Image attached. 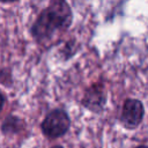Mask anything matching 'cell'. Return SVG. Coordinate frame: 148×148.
I'll return each instance as SVG.
<instances>
[{"label":"cell","mask_w":148,"mask_h":148,"mask_svg":"<svg viewBox=\"0 0 148 148\" xmlns=\"http://www.w3.org/2000/svg\"><path fill=\"white\" fill-rule=\"evenodd\" d=\"M73 23V10L64 0H52L36 17L30 35L37 43H45L57 34L65 32Z\"/></svg>","instance_id":"obj_1"},{"label":"cell","mask_w":148,"mask_h":148,"mask_svg":"<svg viewBox=\"0 0 148 148\" xmlns=\"http://www.w3.org/2000/svg\"><path fill=\"white\" fill-rule=\"evenodd\" d=\"M40 131L47 139H59L66 135L71 128V117L64 109H53L42 120Z\"/></svg>","instance_id":"obj_2"},{"label":"cell","mask_w":148,"mask_h":148,"mask_svg":"<svg viewBox=\"0 0 148 148\" xmlns=\"http://www.w3.org/2000/svg\"><path fill=\"white\" fill-rule=\"evenodd\" d=\"M145 118V105L138 98H126L123 102L119 120L121 125L128 130L133 131L138 128Z\"/></svg>","instance_id":"obj_3"},{"label":"cell","mask_w":148,"mask_h":148,"mask_svg":"<svg viewBox=\"0 0 148 148\" xmlns=\"http://www.w3.org/2000/svg\"><path fill=\"white\" fill-rule=\"evenodd\" d=\"M106 101L108 95L104 84L95 82L84 90L81 98V105L92 113H102L105 109Z\"/></svg>","instance_id":"obj_4"},{"label":"cell","mask_w":148,"mask_h":148,"mask_svg":"<svg viewBox=\"0 0 148 148\" xmlns=\"http://www.w3.org/2000/svg\"><path fill=\"white\" fill-rule=\"evenodd\" d=\"M25 126H27V124H25L24 119L17 117V116H14V114H9L1 123L0 130L3 135H15V134H18L22 131H24Z\"/></svg>","instance_id":"obj_5"},{"label":"cell","mask_w":148,"mask_h":148,"mask_svg":"<svg viewBox=\"0 0 148 148\" xmlns=\"http://www.w3.org/2000/svg\"><path fill=\"white\" fill-rule=\"evenodd\" d=\"M5 104H6V96H5L3 92L0 90V114H1V112H2V109H3Z\"/></svg>","instance_id":"obj_6"},{"label":"cell","mask_w":148,"mask_h":148,"mask_svg":"<svg viewBox=\"0 0 148 148\" xmlns=\"http://www.w3.org/2000/svg\"><path fill=\"white\" fill-rule=\"evenodd\" d=\"M134 148H148V145H138L136 147Z\"/></svg>","instance_id":"obj_7"},{"label":"cell","mask_w":148,"mask_h":148,"mask_svg":"<svg viewBox=\"0 0 148 148\" xmlns=\"http://www.w3.org/2000/svg\"><path fill=\"white\" fill-rule=\"evenodd\" d=\"M50 148H64V146H61V145H56V146H52V147H50Z\"/></svg>","instance_id":"obj_8"}]
</instances>
